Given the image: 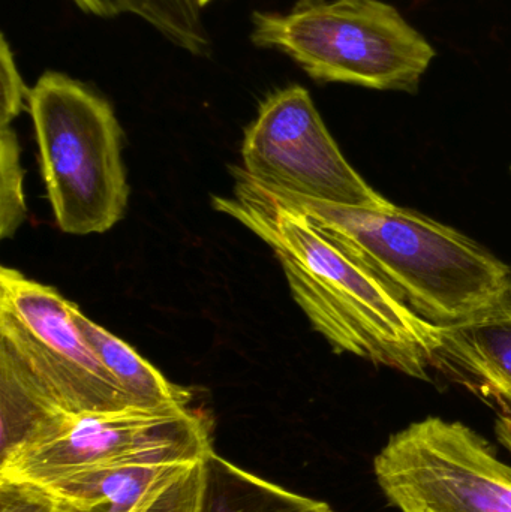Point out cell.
Listing matches in <instances>:
<instances>
[{"instance_id": "1", "label": "cell", "mask_w": 511, "mask_h": 512, "mask_svg": "<svg viewBox=\"0 0 511 512\" xmlns=\"http://www.w3.org/2000/svg\"><path fill=\"white\" fill-rule=\"evenodd\" d=\"M231 171L233 197H213V209L275 252L291 295L333 351L431 381L440 325L414 312L380 274L305 215L264 194L243 168Z\"/></svg>"}, {"instance_id": "2", "label": "cell", "mask_w": 511, "mask_h": 512, "mask_svg": "<svg viewBox=\"0 0 511 512\" xmlns=\"http://www.w3.org/2000/svg\"><path fill=\"white\" fill-rule=\"evenodd\" d=\"M254 183L365 262L432 324L446 327L473 318L509 283L506 262L461 231L416 210L395 204L384 209L339 206Z\"/></svg>"}, {"instance_id": "3", "label": "cell", "mask_w": 511, "mask_h": 512, "mask_svg": "<svg viewBox=\"0 0 511 512\" xmlns=\"http://www.w3.org/2000/svg\"><path fill=\"white\" fill-rule=\"evenodd\" d=\"M251 41L314 80L384 92L416 93L437 54L380 0H302L288 12H255Z\"/></svg>"}, {"instance_id": "4", "label": "cell", "mask_w": 511, "mask_h": 512, "mask_svg": "<svg viewBox=\"0 0 511 512\" xmlns=\"http://www.w3.org/2000/svg\"><path fill=\"white\" fill-rule=\"evenodd\" d=\"M27 110L57 227L72 236L110 231L129 197L113 107L80 81L47 71L30 87Z\"/></svg>"}, {"instance_id": "5", "label": "cell", "mask_w": 511, "mask_h": 512, "mask_svg": "<svg viewBox=\"0 0 511 512\" xmlns=\"http://www.w3.org/2000/svg\"><path fill=\"white\" fill-rule=\"evenodd\" d=\"M212 451V421L189 406L57 414L0 457V477L47 484L81 472L201 462Z\"/></svg>"}, {"instance_id": "6", "label": "cell", "mask_w": 511, "mask_h": 512, "mask_svg": "<svg viewBox=\"0 0 511 512\" xmlns=\"http://www.w3.org/2000/svg\"><path fill=\"white\" fill-rule=\"evenodd\" d=\"M74 304L53 286L2 267L0 366L65 414L138 406L84 339Z\"/></svg>"}, {"instance_id": "7", "label": "cell", "mask_w": 511, "mask_h": 512, "mask_svg": "<svg viewBox=\"0 0 511 512\" xmlns=\"http://www.w3.org/2000/svg\"><path fill=\"white\" fill-rule=\"evenodd\" d=\"M374 472L401 512H511L510 466L459 421L429 417L399 430Z\"/></svg>"}, {"instance_id": "8", "label": "cell", "mask_w": 511, "mask_h": 512, "mask_svg": "<svg viewBox=\"0 0 511 512\" xmlns=\"http://www.w3.org/2000/svg\"><path fill=\"white\" fill-rule=\"evenodd\" d=\"M242 159L254 182L297 197L362 209L393 204L351 167L299 84L275 90L261 102L246 128Z\"/></svg>"}, {"instance_id": "9", "label": "cell", "mask_w": 511, "mask_h": 512, "mask_svg": "<svg viewBox=\"0 0 511 512\" xmlns=\"http://www.w3.org/2000/svg\"><path fill=\"white\" fill-rule=\"evenodd\" d=\"M206 460L81 472L39 486L77 512H200Z\"/></svg>"}, {"instance_id": "10", "label": "cell", "mask_w": 511, "mask_h": 512, "mask_svg": "<svg viewBox=\"0 0 511 512\" xmlns=\"http://www.w3.org/2000/svg\"><path fill=\"white\" fill-rule=\"evenodd\" d=\"M434 370L511 418V274L488 309L440 327Z\"/></svg>"}, {"instance_id": "11", "label": "cell", "mask_w": 511, "mask_h": 512, "mask_svg": "<svg viewBox=\"0 0 511 512\" xmlns=\"http://www.w3.org/2000/svg\"><path fill=\"white\" fill-rule=\"evenodd\" d=\"M200 512H333L326 502L270 483L228 462L207 456Z\"/></svg>"}, {"instance_id": "12", "label": "cell", "mask_w": 511, "mask_h": 512, "mask_svg": "<svg viewBox=\"0 0 511 512\" xmlns=\"http://www.w3.org/2000/svg\"><path fill=\"white\" fill-rule=\"evenodd\" d=\"M72 318L99 360L141 408L189 406L191 390L168 381L153 364L119 337L90 321L74 304Z\"/></svg>"}, {"instance_id": "13", "label": "cell", "mask_w": 511, "mask_h": 512, "mask_svg": "<svg viewBox=\"0 0 511 512\" xmlns=\"http://www.w3.org/2000/svg\"><path fill=\"white\" fill-rule=\"evenodd\" d=\"M81 11L101 18L132 15L192 56L206 57L212 39L198 0H72Z\"/></svg>"}, {"instance_id": "14", "label": "cell", "mask_w": 511, "mask_h": 512, "mask_svg": "<svg viewBox=\"0 0 511 512\" xmlns=\"http://www.w3.org/2000/svg\"><path fill=\"white\" fill-rule=\"evenodd\" d=\"M12 126H0V237L9 239L26 219L24 170Z\"/></svg>"}, {"instance_id": "15", "label": "cell", "mask_w": 511, "mask_h": 512, "mask_svg": "<svg viewBox=\"0 0 511 512\" xmlns=\"http://www.w3.org/2000/svg\"><path fill=\"white\" fill-rule=\"evenodd\" d=\"M0 512H77L39 484L0 477Z\"/></svg>"}, {"instance_id": "16", "label": "cell", "mask_w": 511, "mask_h": 512, "mask_svg": "<svg viewBox=\"0 0 511 512\" xmlns=\"http://www.w3.org/2000/svg\"><path fill=\"white\" fill-rule=\"evenodd\" d=\"M0 69H2L0 126H12V122L23 113L30 89L24 84L11 45L5 35H2V48H0Z\"/></svg>"}, {"instance_id": "17", "label": "cell", "mask_w": 511, "mask_h": 512, "mask_svg": "<svg viewBox=\"0 0 511 512\" xmlns=\"http://www.w3.org/2000/svg\"><path fill=\"white\" fill-rule=\"evenodd\" d=\"M495 433H497L500 444L511 451V418L500 415L497 426H495Z\"/></svg>"}, {"instance_id": "18", "label": "cell", "mask_w": 511, "mask_h": 512, "mask_svg": "<svg viewBox=\"0 0 511 512\" xmlns=\"http://www.w3.org/2000/svg\"><path fill=\"white\" fill-rule=\"evenodd\" d=\"M210 2H213V0H198V3H200L201 8H206L207 5H209Z\"/></svg>"}]
</instances>
